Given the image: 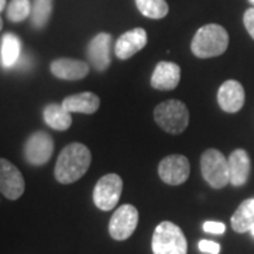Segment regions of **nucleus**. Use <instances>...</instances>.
Returning <instances> with one entry per match:
<instances>
[{
	"label": "nucleus",
	"instance_id": "nucleus-2",
	"mask_svg": "<svg viewBox=\"0 0 254 254\" xmlns=\"http://www.w3.org/2000/svg\"><path fill=\"white\" fill-rule=\"evenodd\" d=\"M229 47V34L219 24L200 27L190 43V50L198 58H212L222 55Z\"/></svg>",
	"mask_w": 254,
	"mask_h": 254
},
{
	"label": "nucleus",
	"instance_id": "nucleus-10",
	"mask_svg": "<svg viewBox=\"0 0 254 254\" xmlns=\"http://www.w3.org/2000/svg\"><path fill=\"white\" fill-rule=\"evenodd\" d=\"M26 190V182L18 168L4 158H0V192L10 200H17Z\"/></svg>",
	"mask_w": 254,
	"mask_h": 254
},
{
	"label": "nucleus",
	"instance_id": "nucleus-14",
	"mask_svg": "<svg viewBox=\"0 0 254 254\" xmlns=\"http://www.w3.org/2000/svg\"><path fill=\"white\" fill-rule=\"evenodd\" d=\"M181 79V68L175 63L161 61L151 75V86L157 91H173Z\"/></svg>",
	"mask_w": 254,
	"mask_h": 254
},
{
	"label": "nucleus",
	"instance_id": "nucleus-24",
	"mask_svg": "<svg viewBox=\"0 0 254 254\" xmlns=\"http://www.w3.org/2000/svg\"><path fill=\"white\" fill-rule=\"evenodd\" d=\"M203 230L208 232V233H212V235H223L225 230H226V226L222 222H212V220H209V222L203 223Z\"/></svg>",
	"mask_w": 254,
	"mask_h": 254
},
{
	"label": "nucleus",
	"instance_id": "nucleus-11",
	"mask_svg": "<svg viewBox=\"0 0 254 254\" xmlns=\"http://www.w3.org/2000/svg\"><path fill=\"white\" fill-rule=\"evenodd\" d=\"M112 36L108 33H99L88 44V58L96 71H106L110 65L112 53Z\"/></svg>",
	"mask_w": 254,
	"mask_h": 254
},
{
	"label": "nucleus",
	"instance_id": "nucleus-26",
	"mask_svg": "<svg viewBox=\"0 0 254 254\" xmlns=\"http://www.w3.org/2000/svg\"><path fill=\"white\" fill-rule=\"evenodd\" d=\"M243 23H245L247 33L254 40V7H250V9L246 10L245 16H243Z\"/></svg>",
	"mask_w": 254,
	"mask_h": 254
},
{
	"label": "nucleus",
	"instance_id": "nucleus-12",
	"mask_svg": "<svg viewBox=\"0 0 254 254\" xmlns=\"http://www.w3.org/2000/svg\"><path fill=\"white\" fill-rule=\"evenodd\" d=\"M145 44H147V33L144 28H133L119 37L115 44V54L119 60H128L138 51H141Z\"/></svg>",
	"mask_w": 254,
	"mask_h": 254
},
{
	"label": "nucleus",
	"instance_id": "nucleus-4",
	"mask_svg": "<svg viewBox=\"0 0 254 254\" xmlns=\"http://www.w3.org/2000/svg\"><path fill=\"white\" fill-rule=\"evenodd\" d=\"M154 120L167 133L180 134L190 123V112L181 100H165L154 109Z\"/></svg>",
	"mask_w": 254,
	"mask_h": 254
},
{
	"label": "nucleus",
	"instance_id": "nucleus-8",
	"mask_svg": "<svg viewBox=\"0 0 254 254\" xmlns=\"http://www.w3.org/2000/svg\"><path fill=\"white\" fill-rule=\"evenodd\" d=\"M54 153V140L46 131H36L24 144V157L31 165H44Z\"/></svg>",
	"mask_w": 254,
	"mask_h": 254
},
{
	"label": "nucleus",
	"instance_id": "nucleus-20",
	"mask_svg": "<svg viewBox=\"0 0 254 254\" xmlns=\"http://www.w3.org/2000/svg\"><path fill=\"white\" fill-rule=\"evenodd\" d=\"M254 226V212L250 209L247 199L240 203V206L236 209V212L232 216V227L237 233H246L250 232V229Z\"/></svg>",
	"mask_w": 254,
	"mask_h": 254
},
{
	"label": "nucleus",
	"instance_id": "nucleus-6",
	"mask_svg": "<svg viewBox=\"0 0 254 254\" xmlns=\"http://www.w3.org/2000/svg\"><path fill=\"white\" fill-rule=\"evenodd\" d=\"M123 190V181L118 174H106L96 182L93 190V202L100 210H112L119 203Z\"/></svg>",
	"mask_w": 254,
	"mask_h": 254
},
{
	"label": "nucleus",
	"instance_id": "nucleus-16",
	"mask_svg": "<svg viewBox=\"0 0 254 254\" xmlns=\"http://www.w3.org/2000/svg\"><path fill=\"white\" fill-rule=\"evenodd\" d=\"M227 163H229L230 184L233 187L245 185L249 180L250 171H252V161H250L247 151L243 148H237L230 154Z\"/></svg>",
	"mask_w": 254,
	"mask_h": 254
},
{
	"label": "nucleus",
	"instance_id": "nucleus-7",
	"mask_svg": "<svg viewBox=\"0 0 254 254\" xmlns=\"http://www.w3.org/2000/svg\"><path fill=\"white\" fill-rule=\"evenodd\" d=\"M138 210L133 205H122L115 210L109 222V233L115 240H126L136 230Z\"/></svg>",
	"mask_w": 254,
	"mask_h": 254
},
{
	"label": "nucleus",
	"instance_id": "nucleus-28",
	"mask_svg": "<svg viewBox=\"0 0 254 254\" xmlns=\"http://www.w3.org/2000/svg\"><path fill=\"white\" fill-rule=\"evenodd\" d=\"M6 7V0H0V13Z\"/></svg>",
	"mask_w": 254,
	"mask_h": 254
},
{
	"label": "nucleus",
	"instance_id": "nucleus-1",
	"mask_svg": "<svg viewBox=\"0 0 254 254\" xmlns=\"http://www.w3.org/2000/svg\"><path fill=\"white\" fill-rule=\"evenodd\" d=\"M91 163L89 148L81 143H71L58 155L54 170L55 180L65 185L76 182L89 170Z\"/></svg>",
	"mask_w": 254,
	"mask_h": 254
},
{
	"label": "nucleus",
	"instance_id": "nucleus-31",
	"mask_svg": "<svg viewBox=\"0 0 254 254\" xmlns=\"http://www.w3.org/2000/svg\"><path fill=\"white\" fill-rule=\"evenodd\" d=\"M249 1H250V3H252V4L254 6V0H249Z\"/></svg>",
	"mask_w": 254,
	"mask_h": 254
},
{
	"label": "nucleus",
	"instance_id": "nucleus-3",
	"mask_svg": "<svg viewBox=\"0 0 254 254\" xmlns=\"http://www.w3.org/2000/svg\"><path fill=\"white\" fill-rule=\"evenodd\" d=\"M151 249L154 254H187L188 243L181 227L165 220L155 227Z\"/></svg>",
	"mask_w": 254,
	"mask_h": 254
},
{
	"label": "nucleus",
	"instance_id": "nucleus-25",
	"mask_svg": "<svg viewBox=\"0 0 254 254\" xmlns=\"http://www.w3.org/2000/svg\"><path fill=\"white\" fill-rule=\"evenodd\" d=\"M199 250L203 253L208 254H219L220 253V245L212 240H200L199 242Z\"/></svg>",
	"mask_w": 254,
	"mask_h": 254
},
{
	"label": "nucleus",
	"instance_id": "nucleus-27",
	"mask_svg": "<svg viewBox=\"0 0 254 254\" xmlns=\"http://www.w3.org/2000/svg\"><path fill=\"white\" fill-rule=\"evenodd\" d=\"M247 203H249L250 209L254 212V198H252V199H247Z\"/></svg>",
	"mask_w": 254,
	"mask_h": 254
},
{
	"label": "nucleus",
	"instance_id": "nucleus-21",
	"mask_svg": "<svg viewBox=\"0 0 254 254\" xmlns=\"http://www.w3.org/2000/svg\"><path fill=\"white\" fill-rule=\"evenodd\" d=\"M54 0H34L31 6V24L36 28H43L48 23L53 13Z\"/></svg>",
	"mask_w": 254,
	"mask_h": 254
},
{
	"label": "nucleus",
	"instance_id": "nucleus-29",
	"mask_svg": "<svg viewBox=\"0 0 254 254\" xmlns=\"http://www.w3.org/2000/svg\"><path fill=\"white\" fill-rule=\"evenodd\" d=\"M1 28H3V20L0 17V31H1Z\"/></svg>",
	"mask_w": 254,
	"mask_h": 254
},
{
	"label": "nucleus",
	"instance_id": "nucleus-23",
	"mask_svg": "<svg viewBox=\"0 0 254 254\" xmlns=\"http://www.w3.org/2000/svg\"><path fill=\"white\" fill-rule=\"evenodd\" d=\"M30 0H11L7 6V18L13 23H20L31 16Z\"/></svg>",
	"mask_w": 254,
	"mask_h": 254
},
{
	"label": "nucleus",
	"instance_id": "nucleus-19",
	"mask_svg": "<svg viewBox=\"0 0 254 254\" xmlns=\"http://www.w3.org/2000/svg\"><path fill=\"white\" fill-rule=\"evenodd\" d=\"M1 64L6 68L14 66L21 57V43L16 34L7 33L1 38V48H0Z\"/></svg>",
	"mask_w": 254,
	"mask_h": 254
},
{
	"label": "nucleus",
	"instance_id": "nucleus-15",
	"mask_svg": "<svg viewBox=\"0 0 254 254\" xmlns=\"http://www.w3.org/2000/svg\"><path fill=\"white\" fill-rule=\"evenodd\" d=\"M50 69L55 78L65 81H79L89 73V65L79 60L58 58L51 63Z\"/></svg>",
	"mask_w": 254,
	"mask_h": 254
},
{
	"label": "nucleus",
	"instance_id": "nucleus-13",
	"mask_svg": "<svg viewBox=\"0 0 254 254\" xmlns=\"http://www.w3.org/2000/svg\"><path fill=\"white\" fill-rule=\"evenodd\" d=\"M245 89L240 82L230 81L223 82L218 91V103L227 113H236L245 105Z\"/></svg>",
	"mask_w": 254,
	"mask_h": 254
},
{
	"label": "nucleus",
	"instance_id": "nucleus-5",
	"mask_svg": "<svg viewBox=\"0 0 254 254\" xmlns=\"http://www.w3.org/2000/svg\"><path fill=\"white\" fill-rule=\"evenodd\" d=\"M200 171L203 180L215 190H222L230 184L229 163L223 153L216 148H209L200 157Z\"/></svg>",
	"mask_w": 254,
	"mask_h": 254
},
{
	"label": "nucleus",
	"instance_id": "nucleus-22",
	"mask_svg": "<svg viewBox=\"0 0 254 254\" xmlns=\"http://www.w3.org/2000/svg\"><path fill=\"white\" fill-rule=\"evenodd\" d=\"M138 11L148 18H164L168 14V4L165 0H136Z\"/></svg>",
	"mask_w": 254,
	"mask_h": 254
},
{
	"label": "nucleus",
	"instance_id": "nucleus-9",
	"mask_svg": "<svg viewBox=\"0 0 254 254\" xmlns=\"http://www.w3.org/2000/svg\"><path fill=\"white\" fill-rule=\"evenodd\" d=\"M190 164L185 155L171 154L158 164V175L168 185H181L190 178Z\"/></svg>",
	"mask_w": 254,
	"mask_h": 254
},
{
	"label": "nucleus",
	"instance_id": "nucleus-30",
	"mask_svg": "<svg viewBox=\"0 0 254 254\" xmlns=\"http://www.w3.org/2000/svg\"><path fill=\"white\" fill-rule=\"evenodd\" d=\"M250 232H252V235H253V236H254V226L252 227V229H250Z\"/></svg>",
	"mask_w": 254,
	"mask_h": 254
},
{
	"label": "nucleus",
	"instance_id": "nucleus-18",
	"mask_svg": "<svg viewBox=\"0 0 254 254\" xmlns=\"http://www.w3.org/2000/svg\"><path fill=\"white\" fill-rule=\"evenodd\" d=\"M43 116H44V122L47 126H50L54 130H58V131H65L72 125L71 112H68L63 105H58V103L47 105L43 112Z\"/></svg>",
	"mask_w": 254,
	"mask_h": 254
},
{
	"label": "nucleus",
	"instance_id": "nucleus-17",
	"mask_svg": "<svg viewBox=\"0 0 254 254\" xmlns=\"http://www.w3.org/2000/svg\"><path fill=\"white\" fill-rule=\"evenodd\" d=\"M61 105L71 113L92 115L99 109L100 99L98 95L92 92H82V93H76V95H71L65 98Z\"/></svg>",
	"mask_w": 254,
	"mask_h": 254
}]
</instances>
